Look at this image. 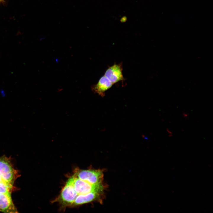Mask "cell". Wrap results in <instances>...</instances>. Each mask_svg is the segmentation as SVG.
Returning <instances> with one entry per match:
<instances>
[{"mask_svg":"<svg viewBox=\"0 0 213 213\" xmlns=\"http://www.w3.org/2000/svg\"><path fill=\"white\" fill-rule=\"evenodd\" d=\"M76 170L67 180L57 201L64 206H77L100 199L105 186L93 184Z\"/></svg>","mask_w":213,"mask_h":213,"instance_id":"1","label":"cell"},{"mask_svg":"<svg viewBox=\"0 0 213 213\" xmlns=\"http://www.w3.org/2000/svg\"><path fill=\"white\" fill-rule=\"evenodd\" d=\"M20 175L18 171L14 168L9 157L4 155L0 157V176L4 181L14 185L15 181Z\"/></svg>","mask_w":213,"mask_h":213,"instance_id":"2","label":"cell"},{"mask_svg":"<svg viewBox=\"0 0 213 213\" xmlns=\"http://www.w3.org/2000/svg\"><path fill=\"white\" fill-rule=\"evenodd\" d=\"M122 64H115L109 67L105 71L104 75L113 84L123 80Z\"/></svg>","mask_w":213,"mask_h":213,"instance_id":"3","label":"cell"},{"mask_svg":"<svg viewBox=\"0 0 213 213\" xmlns=\"http://www.w3.org/2000/svg\"><path fill=\"white\" fill-rule=\"evenodd\" d=\"M11 193H0V211L4 213H18L11 198Z\"/></svg>","mask_w":213,"mask_h":213,"instance_id":"4","label":"cell"},{"mask_svg":"<svg viewBox=\"0 0 213 213\" xmlns=\"http://www.w3.org/2000/svg\"><path fill=\"white\" fill-rule=\"evenodd\" d=\"M113 84L104 75L101 77L98 83L92 87V90L102 96L105 92L110 88Z\"/></svg>","mask_w":213,"mask_h":213,"instance_id":"5","label":"cell"},{"mask_svg":"<svg viewBox=\"0 0 213 213\" xmlns=\"http://www.w3.org/2000/svg\"><path fill=\"white\" fill-rule=\"evenodd\" d=\"M17 188L14 185H11L5 182L0 183V193H10L16 190Z\"/></svg>","mask_w":213,"mask_h":213,"instance_id":"6","label":"cell"},{"mask_svg":"<svg viewBox=\"0 0 213 213\" xmlns=\"http://www.w3.org/2000/svg\"><path fill=\"white\" fill-rule=\"evenodd\" d=\"M5 182V183H6L4 181H3V179H2L1 177V176H0V182Z\"/></svg>","mask_w":213,"mask_h":213,"instance_id":"7","label":"cell"},{"mask_svg":"<svg viewBox=\"0 0 213 213\" xmlns=\"http://www.w3.org/2000/svg\"><path fill=\"white\" fill-rule=\"evenodd\" d=\"M183 116L184 117H187V115L186 114H183Z\"/></svg>","mask_w":213,"mask_h":213,"instance_id":"8","label":"cell"},{"mask_svg":"<svg viewBox=\"0 0 213 213\" xmlns=\"http://www.w3.org/2000/svg\"><path fill=\"white\" fill-rule=\"evenodd\" d=\"M4 0H0V3L2 2Z\"/></svg>","mask_w":213,"mask_h":213,"instance_id":"9","label":"cell"}]
</instances>
